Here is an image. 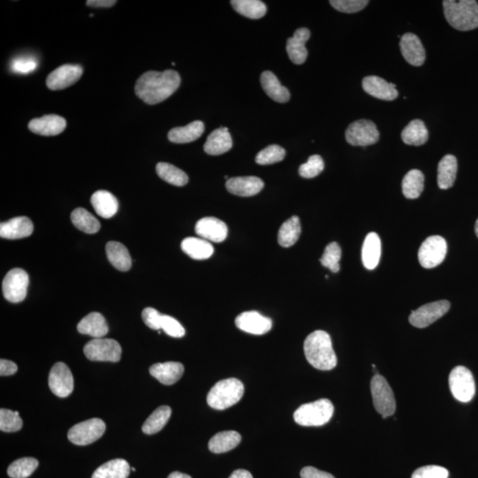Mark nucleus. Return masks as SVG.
Instances as JSON below:
<instances>
[{"label":"nucleus","instance_id":"obj_1","mask_svg":"<svg viewBox=\"0 0 478 478\" xmlns=\"http://www.w3.org/2000/svg\"><path fill=\"white\" fill-rule=\"evenodd\" d=\"M180 84V75L175 70L148 71L136 81L135 91L144 103L156 105L175 94Z\"/></svg>","mask_w":478,"mask_h":478},{"label":"nucleus","instance_id":"obj_2","mask_svg":"<svg viewBox=\"0 0 478 478\" xmlns=\"http://www.w3.org/2000/svg\"><path fill=\"white\" fill-rule=\"evenodd\" d=\"M304 352L307 362L319 370L333 369L338 363L331 336L324 331H316L307 336Z\"/></svg>","mask_w":478,"mask_h":478},{"label":"nucleus","instance_id":"obj_3","mask_svg":"<svg viewBox=\"0 0 478 478\" xmlns=\"http://www.w3.org/2000/svg\"><path fill=\"white\" fill-rule=\"evenodd\" d=\"M443 6L448 24L457 31L478 28V4L475 0H444Z\"/></svg>","mask_w":478,"mask_h":478},{"label":"nucleus","instance_id":"obj_4","mask_svg":"<svg viewBox=\"0 0 478 478\" xmlns=\"http://www.w3.org/2000/svg\"><path fill=\"white\" fill-rule=\"evenodd\" d=\"M244 392V384L239 379L221 380L214 384L207 394V404L214 409H227L242 399Z\"/></svg>","mask_w":478,"mask_h":478},{"label":"nucleus","instance_id":"obj_5","mask_svg":"<svg viewBox=\"0 0 478 478\" xmlns=\"http://www.w3.org/2000/svg\"><path fill=\"white\" fill-rule=\"evenodd\" d=\"M334 414V406L331 400L321 399L317 402L304 404L294 414V421L306 427L322 426L329 421Z\"/></svg>","mask_w":478,"mask_h":478},{"label":"nucleus","instance_id":"obj_6","mask_svg":"<svg viewBox=\"0 0 478 478\" xmlns=\"http://www.w3.org/2000/svg\"><path fill=\"white\" fill-rule=\"evenodd\" d=\"M370 389L373 398L374 407L382 417H392L396 411V400L394 392L384 377L377 374L373 377Z\"/></svg>","mask_w":478,"mask_h":478},{"label":"nucleus","instance_id":"obj_7","mask_svg":"<svg viewBox=\"0 0 478 478\" xmlns=\"http://www.w3.org/2000/svg\"><path fill=\"white\" fill-rule=\"evenodd\" d=\"M449 387L454 397L463 403L469 402L476 394L475 380L472 373L463 366L455 367L452 370Z\"/></svg>","mask_w":478,"mask_h":478},{"label":"nucleus","instance_id":"obj_8","mask_svg":"<svg viewBox=\"0 0 478 478\" xmlns=\"http://www.w3.org/2000/svg\"><path fill=\"white\" fill-rule=\"evenodd\" d=\"M85 357L94 362H118L121 357V347L117 341L111 339H95L85 344Z\"/></svg>","mask_w":478,"mask_h":478},{"label":"nucleus","instance_id":"obj_9","mask_svg":"<svg viewBox=\"0 0 478 478\" xmlns=\"http://www.w3.org/2000/svg\"><path fill=\"white\" fill-rule=\"evenodd\" d=\"M106 424L101 419L92 418L73 426L69 429L68 438L77 446H87L94 443L104 435Z\"/></svg>","mask_w":478,"mask_h":478},{"label":"nucleus","instance_id":"obj_10","mask_svg":"<svg viewBox=\"0 0 478 478\" xmlns=\"http://www.w3.org/2000/svg\"><path fill=\"white\" fill-rule=\"evenodd\" d=\"M447 253V241L442 236H429L419 249V262L424 269L436 268L444 262Z\"/></svg>","mask_w":478,"mask_h":478},{"label":"nucleus","instance_id":"obj_11","mask_svg":"<svg viewBox=\"0 0 478 478\" xmlns=\"http://www.w3.org/2000/svg\"><path fill=\"white\" fill-rule=\"evenodd\" d=\"M380 134L377 125L369 120H359L353 122L346 131L348 144L354 146H368L377 143Z\"/></svg>","mask_w":478,"mask_h":478},{"label":"nucleus","instance_id":"obj_12","mask_svg":"<svg viewBox=\"0 0 478 478\" xmlns=\"http://www.w3.org/2000/svg\"><path fill=\"white\" fill-rule=\"evenodd\" d=\"M29 283L28 274L24 269H14L10 270L3 280L4 297L9 302H21L27 296Z\"/></svg>","mask_w":478,"mask_h":478},{"label":"nucleus","instance_id":"obj_13","mask_svg":"<svg viewBox=\"0 0 478 478\" xmlns=\"http://www.w3.org/2000/svg\"><path fill=\"white\" fill-rule=\"evenodd\" d=\"M449 309L450 302L447 300L426 304L411 313L409 322L414 327L426 328L444 316Z\"/></svg>","mask_w":478,"mask_h":478},{"label":"nucleus","instance_id":"obj_14","mask_svg":"<svg viewBox=\"0 0 478 478\" xmlns=\"http://www.w3.org/2000/svg\"><path fill=\"white\" fill-rule=\"evenodd\" d=\"M48 384L51 391L58 397L66 398L74 390V377L68 366L58 362L51 368Z\"/></svg>","mask_w":478,"mask_h":478},{"label":"nucleus","instance_id":"obj_15","mask_svg":"<svg viewBox=\"0 0 478 478\" xmlns=\"http://www.w3.org/2000/svg\"><path fill=\"white\" fill-rule=\"evenodd\" d=\"M83 72V68L79 65L66 64L59 66L48 76L47 87L51 91L64 90L76 84L81 79Z\"/></svg>","mask_w":478,"mask_h":478},{"label":"nucleus","instance_id":"obj_16","mask_svg":"<svg viewBox=\"0 0 478 478\" xmlns=\"http://www.w3.org/2000/svg\"><path fill=\"white\" fill-rule=\"evenodd\" d=\"M235 324L241 331L254 335H264L272 328V319L263 317L257 311H249L240 314L236 318Z\"/></svg>","mask_w":478,"mask_h":478},{"label":"nucleus","instance_id":"obj_17","mask_svg":"<svg viewBox=\"0 0 478 478\" xmlns=\"http://www.w3.org/2000/svg\"><path fill=\"white\" fill-rule=\"evenodd\" d=\"M195 231L209 242L221 243L228 236L227 225L216 217L202 218L196 224Z\"/></svg>","mask_w":478,"mask_h":478},{"label":"nucleus","instance_id":"obj_18","mask_svg":"<svg viewBox=\"0 0 478 478\" xmlns=\"http://www.w3.org/2000/svg\"><path fill=\"white\" fill-rule=\"evenodd\" d=\"M362 88L372 97L387 100V101H392L397 99L399 95L396 84L388 83L377 76L365 77L362 81Z\"/></svg>","mask_w":478,"mask_h":478},{"label":"nucleus","instance_id":"obj_19","mask_svg":"<svg viewBox=\"0 0 478 478\" xmlns=\"http://www.w3.org/2000/svg\"><path fill=\"white\" fill-rule=\"evenodd\" d=\"M402 56L414 66H420L425 61V50L424 46L417 35L413 33H406L403 35L399 43Z\"/></svg>","mask_w":478,"mask_h":478},{"label":"nucleus","instance_id":"obj_20","mask_svg":"<svg viewBox=\"0 0 478 478\" xmlns=\"http://www.w3.org/2000/svg\"><path fill=\"white\" fill-rule=\"evenodd\" d=\"M264 183L257 176H239L226 181V188L231 194L240 197H252L261 192Z\"/></svg>","mask_w":478,"mask_h":478},{"label":"nucleus","instance_id":"obj_21","mask_svg":"<svg viewBox=\"0 0 478 478\" xmlns=\"http://www.w3.org/2000/svg\"><path fill=\"white\" fill-rule=\"evenodd\" d=\"M66 126L64 118L56 114H49L29 121V129L35 134L51 136L61 134L64 131Z\"/></svg>","mask_w":478,"mask_h":478},{"label":"nucleus","instance_id":"obj_22","mask_svg":"<svg viewBox=\"0 0 478 478\" xmlns=\"http://www.w3.org/2000/svg\"><path fill=\"white\" fill-rule=\"evenodd\" d=\"M311 33L309 29L300 28L294 32L292 38L288 39L287 51L289 58L296 65H302L307 61V51L306 43L310 39Z\"/></svg>","mask_w":478,"mask_h":478},{"label":"nucleus","instance_id":"obj_23","mask_svg":"<svg viewBox=\"0 0 478 478\" xmlns=\"http://www.w3.org/2000/svg\"><path fill=\"white\" fill-rule=\"evenodd\" d=\"M34 231L31 219L26 216L14 217L0 225V236L6 239L28 238Z\"/></svg>","mask_w":478,"mask_h":478},{"label":"nucleus","instance_id":"obj_24","mask_svg":"<svg viewBox=\"0 0 478 478\" xmlns=\"http://www.w3.org/2000/svg\"><path fill=\"white\" fill-rule=\"evenodd\" d=\"M184 372V365L175 362L156 363L150 368L151 375L166 385L176 384L183 377Z\"/></svg>","mask_w":478,"mask_h":478},{"label":"nucleus","instance_id":"obj_25","mask_svg":"<svg viewBox=\"0 0 478 478\" xmlns=\"http://www.w3.org/2000/svg\"><path fill=\"white\" fill-rule=\"evenodd\" d=\"M77 331L81 334L89 335L94 339H101L109 333V325L101 314H89L77 325Z\"/></svg>","mask_w":478,"mask_h":478},{"label":"nucleus","instance_id":"obj_26","mask_svg":"<svg viewBox=\"0 0 478 478\" xmlns=\"http://www.w3.org/2000/svg\"><path fill=\"white\" fill-rule=\"evenodd\" d=\"M232 148V139L228 128L216 129L206 139L204 150L209 155H221L227 153Z\"/></svg>","mask_w":478,"mask_h":478},{"label":"nucleus","instance_id":"obj_27","mask_svg":"<svg viewBox=\"0 0 478 478\" xmlns=\"http://www.w3.org/2000/svg\"><path fill=\"white\" fill-rule=\"evenodd\" d=\"M91 202L96 213L99 216L106 218V219L116 216L118 207H119L117 199L111 192L107 191L101 190L96 191L91 196Z\"/></svg>","mask_w":478,"mask_h":478},{"label":"nucleus","instance_id":"obj_28","mask_svg":"<svg viewBox=\"0 0 478 478\" xmlns=\"http://www.w3.org/2000/svg\"><path fill=\"white\" fill-rule=\"evenodd\" d=\"M381 240L375 232L367 235L362 247V262L367 269H376L381 258Z\"/></svg>","mask_w":478,"mask_h":478},{"label":"nucleus","instance_id":"obj_29","mask_svg":"<svg viewBox=\"0 0 478 478\" xmlns=\"http://www.w3.org/2000/svg\"><path fill=\"white\" fill-rule=\"evenodd\" d=\"M205 125L202 121H195L184 127L174 128L169 132L170 142L175 144H186L194 142L203 135Z\"/></svg>","mask_w":478,"mask_h":478},{"label":"nucleus","instance_id":"obj_30","mask_svg":"<svg viewBox=\"0 0 478 478\" xmlns=\"http://www.w3.org/2000/svg\"><path fill=\"white\" fill-rule=\"evenodd\" d=\"M261 84L267 95L274 101L287 103L290 100L291 95L288 89L280 84L279 80L272 72H263L261 76Z\"/></svg>","mask_w":478,"mask_h":478},{"label":"nucleus","instance_id":"obj_31","mask_svg":"<svg viewBox=\"0 0 478 478\" xmlns=\"http://www.w3.org/2000/svg\"><path fill=\"white\" fill-rule=\"evenodd\" d=\"M106 252L109 261L114 268L124 272L131 269L132 265L131 257L127 247L124 244L116 242V241H111L106 244Z\"/></svg>","mask_w":478,"mask_h":478},{"label":"nucleus","instance_id":"obj_32","mask_svg":"<svg viewBox=\"0 0 478 478\" xmlns=\"http://www.w3.org/2000/svg\"><path fill=\"white\" fill-rule=\"evenodd\" d=\"M458 163L457 157L447 154L443 157L438 166V185L442 190H447L454 184L457 179Z\"/></svg>","mask_w":478,"mask_h":478},{"label":"nucleus","instance_id":"obj_33","mask_svg":"<svg viewBox=\"0 0 478 478\" xmlns=\"http://www.w3.org/2000/svg\"><path fill=\"white\" fill-rule=\"evenodd\" d=\"M181 250L194 259H206L212 257L214 247L209 241L199 238H186L181 244Z\"/></svg>","mask_w":478,"mask_h":478},{"label":"nucleus","instance_id":"obj_34","mask_svg":"<svg viewBox=\"0 0 478 478\" xmlns=\"http://www.w3.org/2000/svg\"><path fill=\"white\" fill-rule=\"evenodd\" d=\"M131 466L124 459H114L95 470L91 478H128Z\"/></svg>","mask_w":478,"mask_h":478},{"label":"nucleus","instance_id":"obj_35","mask_svg":"<svg viewBox=\"0 0 478 478\" xmlns=\"http://www.w3.org/2000/svg\"><path fill=\"white\" fill-rule=\"evenodd\" d=\"M241 442V435L235 431H226L217 433L209 443V448L214 454L227 453L234 449Z\"/></svg>","mask_w":478,"mask_h":478},{"label":"nucleus","instance_id":"obj_36","mask_svg":"<svg viewBox=\"0 0 478 478\" xmlns=\"http://www.w3.org/2000/svg\"><path fill=\"white\" fill-rule=\"evenodd\" d=\"M402 139L409 146H420L424 144L429 139V132L424 122L419 119L409 122L402 131Z\"/></svg>","mask_w":478,"mask_h":478},{"label":"nucleus","instance_id":"obj_37","mask_svg":"<svg viewBox=\"0 0 478 478\" xmlns=\"http://www.w3.org/2000/svg\"><path fill=\"white\" fill-rule=\"evenodd\" d=\"M424 188V176L420 170H410L403 179L402 192L407 199H414L420 197Z\"/></svg>","mask_w":478,"mask_h":478},{"label":"nucleus","instance_id":"obj_38","mask_svg":"<svg viewBox=\"0 0 478 478\" xmlns=\"http://www.w3.org/2000/svg\"><path fill=\"white\" fill-rule=\"evenodd\" d=\"M236 13L250 19H261L267 13V6L259 0H232L231 2Z\"/></svg>","mask_w":478,"mask_h":478},{"label":"nucleus","instance_id":"obj_39","mask_svg":"<svg viewBox=\"0 0 478 478\" xmlns=\"http://www.w3.org/2000/svg\"><path fill=\"white\" fill-rule=\"evenodd\" d=\"M172 410L169 406L158 407L144 422L142 431L147 435H153L161 432L171 417Z\"/></svg>","mask_w":478,"mask_h":478},{"label":"nucleus","instance_id":"obj_40","mask_svg":"<svg viewBox=\"0 0 478 478\" xmlns=\"http://www.w3.org/2000/svg\"><path fill=\"white\" fill-rule=\"evenodd\" d=\"M302 233V225L298 216H292L284 222L279 232V243L281 247H291L299 239Z\"/></svg>","mask_w":478,"mask_h":478},{"label":"nucleus","instance_id":"obj_41","mask_svg":"<svg viewBox=\"0 0 478 478\" xmlns=\"http://www.w3.org/2000/svg\"><path fill=\"white\" fill-rule=\"evenodd\" d=\"M156 172L158 176L161 177L162 180L166 181L175 186H184L185 184H187L189 181V177L186 175V173L184 172L183 170H181L179 168H176V166L169 164L166 162H159L156 166Z\"/></svg>","mask_w":478,"mask_h":478},{"label":"nucleus","instance_id":"obj_42","mask_svg":"<svg viewBox=\"0 0 478 478\" xmlns=\"http://www.w3.org/2000/svg\"><path fill=\"white\" fill-rule=\"evenodd\" d=\"M71 221L76 227L87 234H94L100 229V222L84 209H76L71 214Z\"/></svg>","mask_w":478,"mask_h":478},{"label":"nucleus","instance_id":"obj_43","mask_svg":"<svg viewBox=\"0 0 478 478\" xmlns=\"http://www.w3.org/2000/svg\"><path fill=\"white\" fill-rule=\"evenodd\" d=\"M39 461L35 458H21L16 459L9 467L7 474L12 478H27L32 475L39 467Z\"/></svg>","mask_w":478,"mask_h":478},{"label":"nucleus","instance_id":"obj_44","mask_svg":"<svg viewBox=\"0 0 478 478\" xmlns=\"http://www.w3.org/2000/svg\"><path fill=\"white\" fill-rule=\"evenodd\" d=\"M341 259V248L336 242L329 244L326 247L320 262L322 265L329 269L333 273H338L340 270L339 262Z\"/></svg>","mask_w":478,"mask_h":478},{"label":"nucleus","instance_id":"obj_45","mask_svg":"<svg viewBox=\"0 0 478 478\" xmlns=\"http://www.w3.org/2000/svg\"><path fill=\"white\" fill-rule=\"evenodd\" d=\"M285 157V150L277 144H272L259 151L255 158L259 165H270L283 161Z\"/></svg>","mask_w":478,"mask_h":478},{"label":"nucleus","instance_id":"obj_46","mask_svg":"<svg viewBox=\"0 0 478 478\" xmlns=\"http://www.w3.org/2000/svg\"><path fill=\"white\" fill-rule=\"evenodd\" d=\"M22 427L19 412L9 409L0 410V429L4 432H16Z\"/></svg>","mask_w":478,"mask_h":478},{"label":"nucleus","instance_id":"obj_47","mask_svg":"<svg viewBox=\"0 0 478 478\" xmlns=\"http://www.w3.org/2000/svg\"><path fill=\"white\" fill-rule=\"evenodd\" d=\"M324 162L320 155L314 154L310 156L305 164L299 166V175L304 179H314L324 171Z\"/></svg>","mask_w":478,"mask_h":478},{"label":"nucleus","instance_id":"obj_48","mask_svg":"<svg viewBox=\"0 0 478 478\" xmlns=\"http://www.w3.org/2000/svg\"><path fill=\"white\" fill-rule=\"evenodd\" d=\"M369 1L367 0H332L329 4L341 13L354 14L364 9Z\"/></svg>","mask_w":478,"mask_h":478},{"label":"nucleus","instance_id":"obj_49","mask_svg":"<svg viewBox=\"0 0 478 478\" xmlns=\"http://www.w3.org/2000/svg\"><path fill=\"white\" fill-rule=\"evenodd\" d=\"M38 65V61L32 57H18L11 62L10 69L13 73L28 75V74L34 72Z\"/></svg>","mask_w":478,"mask_h":478},{"label":"nucleus","instance_id":"obj_50","mask_svg":"<svg viewBox=\"0 0 478 478\" xmlns=\"http://www.w3.org/2000/svg\"><path fill=\"white\" fill-rule=\"evenodd\" d=\"M161 327L166 334L172 338H183L185 335V329L180 322L169 316L163 314L161 322Z\"/></svg>","mask_w":478,"mask_h":478},{"label":"nucleus","instance_id":"obj_51","mask_svg":"<svg viewBox=\"0 0 478 478\" xmlns=\"http://www.w3.org/2000/svg\"><path fill=\"white\" fill-rule=\"evenodd\" d=\"M449 472L441 466L429 465L419 468L413 473L412 478H447Z\"/></svg>","mask_w":478,"mask_h":478},{"label":"nucleus","instance_id":"obj_52","mask_svg":"<svg viewBox=\"0 0 478 478\" xmlns=\"http://www.w3.org/2000/svg\"><path fill=\"white\" fill-rule=\"evenodd\" d=\"M163 314L159 312L156 309H153V307H146L143 310L142 318L144 324L148 326V327L156 329H161V322Z\"/></svg>","mask_w":478,"mask_h":478},{"label":"nucleus","instance_id":"obj_53","mask_svg":"<svg viewBox=\"0 0 478 478\" xmlns=\"http://www.w3.org/2000/svg\"><path fill=\"white\" fill-rule=\"evenodd\" d=\"M300 477L302 478H336L332 474L321 472L314 467H305L300 472Z\"/></svg>","mask_w":478,"mask_h":478},{"label":"nucleus","instance_id":"obj_54","mask_svg":"<svg viewBox=\"0 0 478 478\" xmlns=\"http://www.w3.org/2000/svg\"><path fill=\"white\" fill-rule=\"evenodd\" d=\"M17 370L18 367L16 363L3 359L0 361V375L2 377L12 376L17 372Z\"/></svg>","mask_w":478,"mask_h":478},{"label":"nucleus","instance_id":"obj_55","mask_svg":"<svg viewBox=\"0 0 478 478\" xmlns=\"http://www.w3.org/2000/svg\"><path fill=\"white\" fill-rule=\"evenodd\" d=\"M88 6L94 7H110L116 5V0H89L86 2Z\"/></svg>","mask_w":478,"mask_h":478},{"label":"nucleus","instance_id":"obj_56","mask_svg":"<svg viewBox=\"0 0 478 478\" xmlns=\"http://www.w3.org/2000/svg\"><path fill=\"white\" fill-rule=\"evenodd\" d=\"M229 478H254L249 472L246 469L235 470Z\"/></svg>","mask_w":478,"mask_h":478},{"label":"nucleus","instance_id":"obj_57","mask_svg":"<svg viewBox=\"0 0 478 478\" xmlns=\"http://www.w3.org/2000/svg\"><path fill=\"white\" fill-rule=\"evenodd\" d=\"M168 478H191V477L186 475V474L176 472L170 474Z\"/></svg>","mask_w":478,"mask_h":478},{"label":"nucleus","instance_id":"obj_58","mask_svg":"<svg viewBox=\"0 0 478 478\" xmlns=\"http://www.w3.org/2000/svg\"><path fill=\"white\" fill-rule=\"evenodd\" d=\"M475 231H476V235L478 238V219L476 221V225H475Z\"/></svg>","mask_w":478,"mask_h":478},{"label":"nucleus","instance_id":"obj_59","mask_svg":"<svg viewBox=\"0 0 478 478\" xmlns=\"http://www.w3.org/2000/svg\"><path fill=\"white\" fill-rule=\"evenodd\" d=\"M131 470H132V472H136V469H135V468H131Z\"/></svg>","mask_w":478,"mask_h":478}]
</instances>
